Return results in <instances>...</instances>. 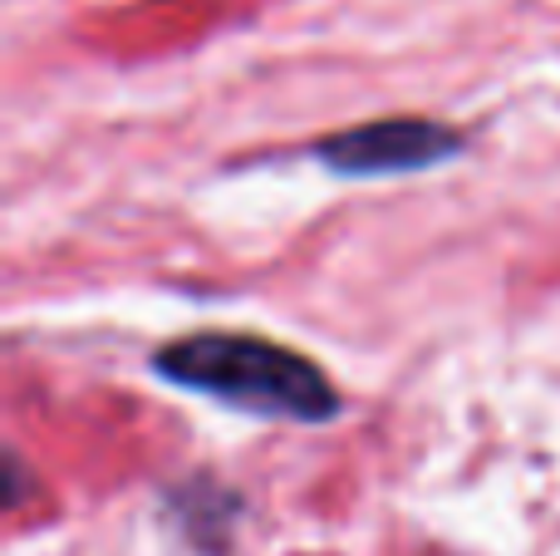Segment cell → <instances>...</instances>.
I'll return each mask as SVG.
<instances>
[{
  "instance_id": "cell-1",
  "label": "cell",
  "mask_w": 560,
  "mask_h": 556,
  "mask_svg": "<svg viewBox=\"0 0 560 556\" xmlns=\"http://www.w3.org/2000/svg\"><path fill=\"white\" fill-rule=\"evenodd\" d=\"M153 374H163L177 390L261 414V419L329 424L345 409L335 380L310 355L261 340V335H232V331L183 335V340L163 345L153 355Z\"/></svg>"
},
{
  "instance_id": "cell-2",
  "label": "cell",
  "mask_w": 560,
  "mask_h": 556,
  "mask_svg": "<svg viewBox=\"0 0 560 556\" xmlns=\"http://www.w3.org/2000/svg\"><path fill=\"white\" fill-rule=\"evenodd\" d=\"M467 148V134H457L443 118H374V124H354L339 134L315 138V163L345 177H394V173H423Z\"/></svg>"
},
{
  "instance_id": "cell-3",
  "label": "cell",
  "mask_w": 560,
  "mask_h": 556,
  "mask_svg": "<svg viewBox=\"0 0 560 556\" xmlns=\"http://www.w3.org/2000/svg\"><path fill=\"white\" fill-rule=\"evenodd\" d=\"M25 463L15 459V453H10L5 459V508H20V498H25Z\"/></svg>"
}]
</instances>
